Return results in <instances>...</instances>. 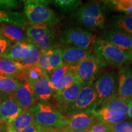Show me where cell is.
<instances>
[{
    "label": "cell",
    "instance_id": "obj_1",
    "mask_svg": "<svg viewBox=\"0 0 132 132\" xmlns=\"http://www.w3.org/2000/svg\"><path fill=\"white\" fill-rule=\"evenodd\" d=\"M72 19L75 24L87 31L101 30L105 26V16L103 7L96 1H89L82 5L73 14Z\"/></svg>",
    "mask_w": 132,
    "mask_h": 132
},
{
    "label": "cell",
    "instance_id": "obj_2",
    "mask_svg": "<svg viewBox=\"0 0 132 132\" xmlns=\"http://www.w3.org/2000/svg\"><path fill=\"white\" fill-rule=\"evenodd\" d=\"M93 50L95 55L107 65L127 66L132 64V51L120 49L101 38L96 39Z\"/></svg>",
    "mask_w": 132,
    "mask_h": 132
},
{
    "label": "cell",
    "instance_id": "obj_3",
    "mask_svg": "<svg viewBox=\"0 0 132 132\" xmlns=\"http://www.w3.org/2000/svg\"><path fill=\"white\" fill-rule=\"evenodd\" d=\"M24 2V14L30 24L57 23L59 19L53 10L48 7L51 1L44 0H29Z\"/></svg>",
    "mask_w": 132,
    "mask_h": 132
},
{
    "label": "cell",
    "instance_id": "obj_4",
    "mask_svg": "<svg viewBox=\"0 0 132 132\" xmlns=\"http://www.w3.org/2000/svg\"><path fill=\"white\" fill-rule=\"evenodd\" d=\"M29 110L35 123L43 128H59L64 126L66 118L48 102H39Z\"/></svg>",
    "mask_w": 132,
    "mask_h": 132
},
{
    "label": "cell",
    "instance_id": "obj_5",
    "mask_svg": "<svg viewBox=\"0 0 132 132\" xmlns=\"http://www.w3.org/2000/svg\"><path fill=\"white\" fill-rule=\"evenodd\" d=\"M26 34L29 40L42 50L54 49L55 32L52 24H29L26 28Z\"/></svg>",
    "mask_w": 132,
    "mask_h": 132
},
{
    "label": "cell",
    "instance_id": "obj_6",
    "mask_svg": "<svg viewBox=\"0 0 132 132\" xmlns=\"http://www.w3.org/2000/svg\"><path fill=\"white\" fill-rule=\"evenodd\" d=\"M95 40V35L81 28H67L59 34V40L64 45L90 52L93 50Z\"/></svg>",
    "mask_w": 132,
    "mask_h": 132
},
{
    "label": "cell",
    "instance_id": "obj_7",
    "mask_svg": "<svg viewBox=\"0 0 132 132\" xmlns=\"http://www.w3.org/2000/svg\"><path fill=\"white\" fill-rule=\"evenodd\" d=\"M107 64L95 54L88 57L73 65V70L82 85H92L99 72L106 67Z\"/></svg>",
    "mask_w": 132,
    "mask_h": 132
},
{
    "label": "cell",
    "instance_id": "obj_8",
    "mask_svg": "<svg viewBox=\"0 0 132 132\" xmlns=\"http://www.w3.org/2000/svg\"><path fill=\"white\" fill-rule=\"evenodd\" d=\"M98 100V106L117 93L118 76L114 71H108L95 78L92 84Z\"/></svg>",
    "mask_w": 132,
    "mask_h": 132
},
{
    "label": "cell",
    "instance_id": "obj_9",
    "mask_svg": "<svg viewBox=\"0 0 132 132\" xmlns=\"http://www.w3.org/2000/svg\"><path fill=\"white\" fill-rule=\"evenodd\" d=\"M98 100L96 92L90 84L82 86L75 101L67 110L65 118L80 112L92 111L98 107Z\"/></svg>",
    "mask_w": 132,
    "mask_h": 132
},
{
    "label": "cell",
    "instance_id": "obj_10",
    "mask_svg": "<svg viewBox=\"0 0 132 132\" xmlns=\"http://www.w3.org/2000/svg\"><path fill=\"white\" fill-rule=\"evenodd\" d=\"M82 86L80 81H77L67 88L54 92V97L56 102L57 110L64 116L70 106L75 101Z\"/></svg>",
    "mask_w": 132,
    "mask_h": 132
},
{
    "label": "cell",
    "instance_id": "obj_11",
    "mask_svg": "<svg viewBox=\"0 0 132 132\" xmlns=\"http://www.w3.org/2000/svg\"><path fill=\"white\" fill-rule=\"evenodd\" d=\"M10 97L23 110L32 108L37 100L32 86L27 79L21 81L19 86Z\"/></svg>",
    "mask_w": 132,
    "mask_h": 132
},
{
    "label": "cell",
    "instance_id": "obj_12",
    "mask_svg": "<svg viewBox=\"0 0 132 132\" xmlns=\"http://www.w3.org/2000/svg\"><path fill=\"white\" fill-rule=\"evenodd\" d=\"M93 111L77 113L66 118L64 127L70 132H81L88 130L96 121Z\"/></svg>",
    "mask_w": 132,
    "mask_h": 132
},
{
    "label": "cell",
    "instance_id": "obj_13",
    "mask_svg": "<svg viewBox=\"0 0 132 132\" xmlns=\"http://www.w3.org/2000/svg\"><path fill=\"white\" fill-rule=\"evenodd\" d=\"M22 111V109L11 97L3 96L0 99V123L8 126Z\"/></svg>",
    "mask_w": 132,
    "mask_h": 132
},
{
    "label": "cell",
    "instance_id": "obj_14",
    "mask_svg": "<svg viewBox=\"0 0 132 132\" xmlns=\"http://www.w3.org/2000/svg\"><path fill=\"white\" fill-rule=\"evenodd\" d=\"M116 94L123 98L132 99V67L130 66H124L119 72Z\"/></svg>",
    "mask_w": 132,
    "mask_h": 132
},
{
    "label": "cell",
    "instance_id": "obj_15",
    "mask_svg": "<svg viewBox=\"0 0 132 132\" xmlns=\"http://www.w3.org/2000/svg\"><path fill=\"white\" fill-rule=\"evenodd\" d=\"M101 39L120 49L132 51V36L129 34L109 29L103 33Z\"/></svg>",
    "mask_w": 132,
    "mask_h": 132
},
{
    "label": "cell",
    "instance_id": "obj_16",
    "mask_svg": "<svg viewBox=\"0 0 132 132\" xmlns=\"http://www.w3.org/2000/svg\"><path fill=\"white\" fill-rule=\"evenodd\" d=\"M32 86L36 98L40 102H48L54 97V92L51 86L47 73L40 77Z\"/></svg>",
    "mask_w": 132,
    "mask_h": 132
},
{
    "label": "cell",
    "instance_id": "obj_17",
    "mask_svg": "<svg viewBox=\"0 0 132 132\" xmlns=\"http://www.w3.org/2000/svg\"><path fill=\"white\" fill-rule=\"evenodd\" d=\"M131 99H126L116 94L100 104L98 108H104L108 111L122 114H128L129 104Z\"/></svg>",
    "mask_w": 132,
    "mask_h": 132
},
{
    "label": "cell",
    "instance_id": "obj_18",
    "mask_svg": "<svg viewBox=\"0 0 132 132\" xmlns=\"http://www.w3.org/2000/svg\"><path fill=\"white\" fill-rule=\"evenodd\" d=\"M91 54L90 51L79 48L69 47L62 50L63 63L69 65H75Z\"/></svg>",
    "mask_w": 132,
    "mask_h": 132
},
{
    "label": "cell",
    "instance_id": "obj_19",
    "mask_svg": "<svg viewBox=\"0 0 132 132\" xmlns=\"http://www.w3.org/2000/svg\"><path fill=\"white\" fill-rule=\"evenodd\" d=\"M0 34L11 44L29 40L25 28L11 24L0 26Z\"/></svg>",
    "mask_w": 132,
    "mask_h": 132
},
{
    "label": "cell",
    "instance_id": "obj_20",
    "mask_svg": "<svg viewBox=\"0 0 132 132\" xmlns=\"http://www.w3.org/2000/svg\"><path fill=\"white\" fill-rule=\"evenodd\" d=\"M2 23L23 28H27L30 24L23 13L0 9V23Z\"/></svg>",
    "mask_w": 132,
    "mask_h": 132
},
{
    "label": "cell",
    "instance_id": "obj_21",
    "mask_svg": "<svg viewBox=\"0 0 132 132\" xmlns=\"http://www.w3.org/2000/svg\"><path fill=\"white\" fill-rule=\"evenodd\" d=\"M110 29L120 31L132 36V18L126 14L111 16L108 21Z\"/></svg>",
    "mask_w": 132,
    "mask_h": 132
},
{
    "label": "cell",
    "instance_id": "obj_22",
    "mask_svg": "<svg viewBox=\"0 0 132 132\" xmlns=\"http://www.w3.org/2000/svg\"><path fill=\"white\" fill-rule=\"evenodd\" d=\"M32 43L30 41H23L14 44L10 48L4 59L20 62L30 52Z\"/></svg>",
    "mask_w": 132,
    "mask_h": 132
},
{
    "label": "cell",
    "instance_id": "obj_23",
    "mask_svg": "<svg viewBox=\"0 0 132 132\" xmlns=\"http://www.w3.org/2000/svg\"><path fill=\"white\" fill-rule=\"evenodd\" d=\"M92 111L97 120L107 124L118 123L128 119V116L114 113L102 108H98Z\"/></svg>",
    "mask_w": 132,
    "mask_h": 132
},
{
    "label": "cell",
    "instance_id": "obj_24",
    "mask_svg": "<svg viewBox=\"0 0 132 132\" xmlns=\"http://www.w3.org/2000/svg\"><path fill=\"white\" fill-rule=\"evenodd\" d=\"M24 67L20 62L10 59H0V75L19 77L24 73Z\"/></svg>",
    "mask_w": 132,
    "mask_h": 132
},
{
    "label": "cell",
    "instance_id": "obj_25",
    "mask_svg": "<svg viewBox=\"0 0 132 132\" xmlns=\"http://www.w3.org/2000/svg\"><path fill=\"white\" fill-rule=\"evenodd\" d=\"M34 123V116L31 110L28 109L23 110L20 114L8 126L17 132H21Z\"/></svg>",
    "mask_w": 132,
    "mask_h": 132
},
{
    "label": "cell",
    "instance_id": "obj_26",
    "mask_svg": "<svg viewBox=\"0 0 132 132\" xmlns=\"http://www.w3.org/2000/svg\"><path fill=\"white\" fill-rule=\"evenodd\" d=\"M21 80L16 77L0 75V92L11 95L19 86Z\"/></svg>",
    "mask_w": 132,
    "mask_h": 132
},
{
    "label": "cell",
    "instance_id": "obj_27",
    "mask_svg": "<svg viewBox=\"0 0 132 132\" xmlns=\"http://www.w3.org/2000/svg\"><path fill=\"white\" fill-rule=\"evenodd\" d=\"M42 52L43 50L40 48L32 44L30 52L27 56L20 62L24 67V70H28L29 69L34 67L37 64L38 60L40 58L41 54L42 53Z\"/></svg>",
    "mask_w": 132,
    "mask_h": 132
},
{
    "label": "cell",
    "instance_id": "obj_28",
    "mask_svg": "<svg viewBox=\"0 0 132 132\" xmlns=\"http://www.w3.org/2000/svg\"><path fill=\"white\" fill-rule=\"evenodd\" d=\"M54 6L60 12L64 14L77 11L82 6V1L80 0H56Z\"/></svg>",
    "mask_w": 132,
    "mask_h": 132
},
{
    "label": "cell",
    "instance_id": "obj_29",
    "mask_svg": "<svg viewBox=\"0 0 132 132\" xmlns=\"http://www.w3.org/2000/svg\"><path fill=\"white\" fill-rule=\"evenodd\" d=\"M48 64L51 72L64 64L62 59V50L54 48L45 51Z\"/></svg>",
    "mask_w": 132,
    "mask_h": 132
},
{
    "label": "cell",
    "instance_id": "obj_30",
    "mask_svg": "<svg viewBox=\"0 0 132 132\" xmlns=\"http://www.w3.org/2000/svg\"><path fill=\"white\" fill-rule=\"evenodd\" d=\"M77 81H79L78 77L76 75L75 71L73 70V65H72V69L69 70L62 77L59 83L53 87L52 89H53L54 92L59 91V90H61L63 89L67 88V87L70 86L71 85H72L73 83Z\"/></svg>",
    "mask_w": 132,
    "mask_h": 132
},
{
    "label": "cell",
    "instance_id": "obj_31",
    "mask_svg": "<svg viewBox=\"0 0 132 132\" xmlns=\"http://www.w3.org/2000/svg\"><path fill=\"white\" fill-rule=\"evenodd\" d=\"M72 65L63 64V65L53 70L50 73L48 74L50 82L52 87L59 83L62 77L65 75L69 70L72 69Z\"/></svg>",
    "mask_w": 132,
    "mask_h": 132
},
{
    "label": "cell",
    "instance_id": "obj_32",
    "mask_svg": "<svg viewBox=\"0 0 132 132\" xmlns=\"http://www.w3.org/2000/svg\"><path fill=\"white\" fill-rule=\"evenodd\" d=\"M108 7L125 14L132 12V0H112L104 1Z\"/></svg>",
    "mask_w": 132,
    "mask_h": 132
},
{
    "label": "cell",
    "instance_id": "obj_33",
    "mask_svg": "<svg viewBox=\"0 0 132 132\" xmlns=\"http://www.w3.org/2000/svg\"><path fill=\"white\" fill-rule=\"evenodd\" d=\"M24 73H25L26 77L28 81L32 85L40 77L47 73H45L44 70H42L39 67H38L37 66L35 65L29 69L28 70H26Z\"/></svg>",
    "mask_w": 132,
    "mask_h": 132
},
{
    "label": "cell",
    "instance_id": "obj_34",
    "mask_svg": "<svg viewBox=\"0 0 132 132\" xmlns=\"http://www.w3.org/2000/svg\"><path fill=\"white\" fill-rule=\"evenodd\" d=\"M107 125L111 132H132V122H131L123 121L114 124Z\"/></svg>",
    "mask_w": 132,
    "mask_h": 132
},
{
    "label": "cell",
    "instance_id": "obj_35",
    "mask_svg": "<svg viewBox=\"0 0 132 132\" xmlns=\"http://www.w3.org/2000/svg\"><path fill=\"white\" fill-rule=\"evenodd\" d=\"M12 44L0 34V59H4Z\"/></svg>",
    "mask_w": 132,
    "mask_h": 132
},
{
    "label": "cell",
    "instance_id": "obj_36",
    "mask_svg": "<svg viewBox=\"0 0 132 132\" xmlns=\"http://www.w3.org/2000/svg\"><path fill=\"white\" fill-rule=\"evenodd\" d=\"M89 132H111L106 123L96 120L88 130Z\"/></svg>",
    "mask_w": 132,
    "mask_h": 132
},
{
    "label": "cell",
    "instance_id": "obj_37",
    "mask_svg": "<svg viewBox=\"0 0 132 132\" xmlns=\"http://www.w3.org/2000/svg\"><path fill=\"white\" fill-rule=\"evenodd\" d=\"M19 4L17 1L14 0H0V9L12 11L18 9Z\"/></svg>",
    "mask_w": 132,
    "mask_h": 132
},
{
    "label": "cell",
    "instance_id": "obj_38",
    "mask_svg": "<svg viewBox=\"0 0 132 132\" xmlns=\"http://www.w3.org/2000/svg\"><path fill=\"white\" fill-rule=\"evenodd\" d=\"M42 127L39 126L36 123H33L30 126L28 127L25 129L23 130L21 132H40L42 129Z\"/></svg>",
    "mask_w": 132,
    "mask_h": 132
},
{
    "label": "cell",
    "instance_id": "obj_39",
    "mask_svg": "<svg viewBox=\"0 0 132 132\" xmlns=\"http://www.w3.org/2000/svg\"><path fill=\"white\" fill-rule=\"evenodd\" d=\"M58 128H42V130L40 132H57Z\"/></svg>",
    "mask_w": 132,
    "mask_h": 132
},
{
    "label": "cell",
    "instance_id": "obj_40",
    "mask_svg": "<svg viewBox=\"0 0 132 132\" xmlns=\"http://www.w3.org/2000/svg\"><path fill=\"white\" fill-rule=\"evenodd\" d=\"M128 117H129L132 119V99L131 101L130 102L129 104V108H128Z\"/></svg>",
    "mask_w": 132,
    "mask_h": 132
},
{
    "label": "cell",
    "instance_id": "obj_41",
    "mask_svg": "<svg viewBox=\"0 0 132 132\" xmlns=\"http://www.w3.org/2000/svg\"><path fill=\"white\" fill-rule=\"evenodd\" d=\"M57 132H70V131L67 130L66 128L64 127H62L61 128H58Z\"/></svg>",
    "mask_w": 132,
    "mask_h": 132
},
{
    "label": "cell",
    "instance_id": "obj_42",
    "mask_svg": "<svg viewBox=\"0 0 132 132\" xmlns=\"http://www.w3.org/2000/svg\"><path fill=\"white\" fill-rule=\"evenodd\" d=\"M7 132H17V131H15V130H14V129H12V128L11 127H10L7 126Z\"/></svg>",
    "mask_w": 132,
    "mask_h": 132
},
{
    "label": "cell",
    "instance_id": "obj_43",
    "mask_svg": "<svg viewBox=\"0 0 132 132\" xmlns=\"http://www.w3.org/2000/svg\"><path fill=\"white\" fill-rule=\"evenodd\" d=\"M0 132H5V128H3V127H0Z\"/></svg>",
    "mask_w": 132,
    "mask_h": 132
},
{
    "label": "cell",
    "instance_id": "obj_44",
    "mask_svg": "<svg viewBox=\"0 0 132 132\" xmlns=\"http://www.w3.org/2000/svg\"><path fill=\"white\" fill-rule=\"evenodd\" d=\"M125 14L127 15L130 16V17H131V18H132V12H129L127 13V14Z\"/></svg>",
    "mask_w": 132,
    "mask_h": 132
},
{
    "label": "cell",
    "instance_id": "obj_45",
    "mask_svg": "<svg viewBox=\"0 0 132 132\" xmlns=\"http://www.w3.org/2000/svg\"><path fill=\"white\" fill-rule=\"evenodd\" d=\"M81 132H89L88 130H87V131H81Z\"/></svg>",
    "mask_w": 132,
    "mask_h": 132
}]
</instances>
